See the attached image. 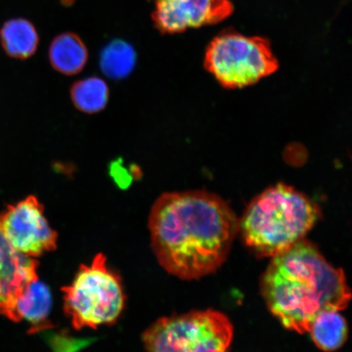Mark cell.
Listing matches in <instances>:
<instances>
[{
    "mask_svg": "<svg viewBox=\"0 0 352 352\" xmlns=\"http://www.w3.org/2000/svg\"><path fill=\"white\" fill-rule=\"evenodd\" d=\"M233 12L230 0H155L152 21L162 34L218 24Z\"/></svg>",
    "mask_w": 352,
    "mask_h": 352,
    "instance_id": "ba28073f",
    "label": "cell"
},
{
    "mask_svg": "<svg viewBox=\"0 0 352 352\" xmlns=\"http://www.w3.org/2000/svg\"><path fill=\"white\" fill-rule=\"evenodd\" d=\"M261 289L268 309L285 328L298 333H308L322 312L344 310L351 298L344 272L303 240L272 257Z\"/></svg>",
    "mask_w": 352,
    "mask_h": 352,
    "instance_id": "7a4b0ae2",
    "label": "cell"
},
{
    "mask_svg": "<svg viewBox=\"0 0 352 352\" xmlns=\"http://www.w3.org/2000/svg\"><path fill=\"white\" fill-rule=\"evenodd\" d=\"M138 56L134 47L122 39H116L107 44L100 55V67L110 78L123 79L133 72Z\"/></svg>",
    "mask_w": 352,
    "mask_h": 352,
    "instance_id": "5bb4252c",
    "label": "cell"
},
{
    "mask_svg": "<svg viewBox=\"0 0 352 352\" xmlns=\"http://www.w3.org/2000/svg\"><path fill=\"white\" fill-rule=\"evenodd\" d=\"M38 266L37 261L13 248L0 226V314L17 322L16 302L38 279Z\"/></svg>",
    "mask_w": 352,
    "mask_h": 352,
    "instance_id": "9c48e42d",
    "label": "cell"
},
{
    "mask_svg": "<svg viewBox=\"0 0 352 352\" xmlns=\"http://www.w3.org/2000/svg\"><path fill=\"white\" fill-rule=\"evenodd\" d=\"M48 56L52 67L57 72L65 76H76L87 63L88 50L78 34L63 33L52 41Z\"/></svg>",
    "mask_w": 352,
    "mask_h": 352,
    "instance_id": "8fae6325",
    "label": "cell"
},
{
    "mask_svg": "<svg viewBox=\"0 0 352 352\" xmlns=\"http://www.w3.org/2000/svg\"><path fill=\"white\" fill-rule=\"evenodd\" d=\"M110 174L112 175L116 182L122 184H124V182L129 184L130 176L131 177V175L127 173V169L122 164L120 160L112 162L111 166H110Z\"/></svg>",
    "mask_w": 352,
    "mask_h": 352,
    "instance_id": "2e32d148",
    "label": "cell"
},
{
    "mask_svg": "<svg viewBox=\"0 0 352 352\" xmlns=\"http://www.w3.org/2000/svg\"><path fill=\"white\" fill-rule=\"evenodd\" d=\"M0 38L6 54L16 59H28L32 56L39 43L36 28L28 20L12 19L3 24Z\"/></svg>",
    "mask_w": 352,
    "mask_h": 352,
    "instance_id": "7c38bea8",
    "label": "cell"
},
{
    "mask_svg": "<svg viewBox=\"0 0 352 352\" xmlns=\"http://www.w3.org/2000/svg\"><path fill=\"white\" fill-rule=\"evenodd\" d=\"M0 226L10 243L29 257L56 249L57 233L44 217L43 206L30 196L0 215Z\"/></svg>",
    "mask_w": 352,
    "mask_h": 352,
    "instance_id": "52a82bcc",
    "label": "cell"
},
{
    "mask_svg": "<svg viewBox=\"0 0 352 352\" xmlns=\"http://www.w3.org/2000/svg\"><path fill=\"white\" fill-rule=\"evenodd\" d=\"M319 217V208L309 198L278 184L250 202L239 230L255 254L274 257L302 241Z\"/></svg>",
    "mask_w": 352,
    "mask_h": 352,
    "instance_id": "3957f363",
    "label": "cell"
},
{
    "mask_svg": "<svg viewBox=\"0 0 352 352\" xmlns=\"http://www.w3.org/2000/svg\"><path fill=\"white\" fill-rule=\"evenodd\" d=\"M61 289L65 314L77 330L113 324L124 309L120 276L109 270L102 254L89 265H81L72 283Z\"/></svg>",
    "mask_w": 352,
    "mask_h": 352,
    "instance_id": "277c9868",
    "label": "cell"
},
{
    "mask_svg": "<svg viewBox=\"0 0 352 352\" xmlns=\"http://www.w3.org/2000/svg\"><path fill=\"white\" fill-rule=\"evenodd\" d=\"M52 296L50 289L38 279L30 283L19 298L16 305V321L22 320L32 324L30 333L50 328L47 321L52 307Z\"/></svg>",
    "mask_w": 352,
    "mask_h": 352,
    "instance_id": "30bf717a",
    "label": "cell"
},
{
    "mask_svg": "<svg viewBox=\"0 0 352 352\" xmlns=\"http://www.w3.org/2000/svg\"><path fill=\"white\" fill-rule=\"evenodd\" d=\"M70 96L79 111L94 114L107 107L109 89L103 79L90 77L74 82L70 89Z\"/></svg>",
    "mask_w": 352,
    "mask_h": 352,
    "instance_id": "9a60e30c",
    "label": "cell"
},
{
    "mask_svg": "<svg viewBox=\"0 0 352 352\" xmlns=\"http://www.w3.org/2000/svg\"><path fill=\"white\" fill-rule=\"evenodd\" d=\"M151 245L170 274L195 280L226 261L239 221L221 197L206 191L164 193L149 215Z\"/></svg>",
    "mask_w": 352,
    "mask_h": 352,
    "instance_id": "6da1fadb",
    "label": "cell"
},
{
    "mask_svg": "<svg viewBox=\"0 0 352 352\" xmlns=\"http://www.w3.org/2000/svg\"><path fill=\"white\" fill-rule=\"evenodd\" d=\"M347 324L338 311H327L312 321L309 331L315 344L325 351H336L346 340Z\"/></svg>",
    "mask_w": 352,
    "mask_h": 352,
    "instance_id": "4fadbf2b",
    "label": "cell"
},
{
    "mask_svg": "<svg viewBox=\"0 0 352 352\" xmlns=\"http://www.w3.org/2000/svg\"><path fill=\"white\" fill-rule=\"evenodd\" d=\"M270 42L227 30L211 41L206 52L205 67L224 87L254 85L278 69Z\"/></svg>",
    "mask_w": 352,
    "mask_h": 352,
    "instance_id": "5b68a950",
    "label": "cell"
},
{
    "mask_svg": "<svg viewBox=\"0 0 352 352\" xmlns=\"http://www.w3.org/2000/svg\"><path fill=\"white\" fill-rule=\"evenodd\" d=\"M233 327L226 315L217 311H195L157 320L143 333L149 351H226L230 346Z\"/></svg>",
    "mask_w": 352,
    "mask_h": 352,
    "instance_id": "8992f818",
    "label": "cell"
}]
</instances>
